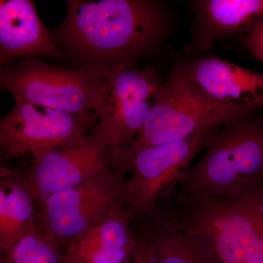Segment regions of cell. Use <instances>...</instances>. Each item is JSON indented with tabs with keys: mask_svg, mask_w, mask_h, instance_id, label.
I'll list each match as a JSON object with an SVG mask.
<instances>
[{
	"mask_svg": "<svg viewBox=\"0 0 263 263\" xmlns=\"http://www.w3.org/2000/svg\"><path fill=\"white\" fill-rule=\"evenodd\" d=\"M176 224L216 263L263 258V178L230 196L176 195L167 208Z\"/></svg>",
	"mask_w": 263,
	"mask_h": 263,
	"instance_id": "obj_2",
	"label": "cell"
},
{
	"mask_svg": "<svg viewBox=\"0 0 263 263\" xmlns=\"http://www.w3.org/2000/svg\"><path fill=\"white\" fill-rule=\"evenodd\" d=\"M100 119L74 115L23 101L0 122L1 160L30 154L34 158L68 149L89 139L90 128Z\"/></svg>",
	"mask_w": 263,
	"mask_h": 263,
	"instance_id": "obj_8",
	"label": "cell"
},
{
	"mask_svg": "<svg viewBox=\"0 0 263 263\" xmlns=\"http://www.w3.org/2000/svg\"><path fill=\"white\" fill-rule=\"evenodd\" d=\"M127 179L115 173L38 200V230L62 245L103 222L127 202Z\"/></svg>",
	"mask_w": 263,
	"mask_h": 263,
	"instance_id": "obj_7",
	"label": "cell"
},
{
	"mask_svg": "<svg viewBox=\"0 0 263 263\" xmlns=\"http://www.w3.org/2000/svg\"><path fill=\"white\" fill-rule=\"evenodd\" d=\"M262 108L258 103L219 100L193 81L171 73L156 97L136 141L125 149L179 141Z\"/></svg>",
	"mask_w": 263,
	"mask_h": 263,
	"instance_id": "obj_5",
	"label": "cell"
},
{
	"mask_svg": "<svg viewBox=\"0 0 263 263\" xmlns=\"http://www.w3.org/2000/svg\"><path fill=\"white\" fill-rule=\"evenodd\" d=\"M138 235V243L136 251L126 263H155L147 230Z\"/></svg>",
	"mask_w": 263,
	"mask_h": 263,
	"instance_id": "obj_19",
	"label": "cell"
},
{
	"mask_svg": "<svg viewBox=\"0 0 263 263\" xmlns=\"http://www.w3.org/2000/svg\"><path fill=\"white\" fill-rule=\"evenodd\" d=\"M65 58L43 25L30 0L0 3V63L3 68L18 57Z\"/></svg>",
	"mask_w": 263,
	"mask_h": 263,
	"instance_id": "obj_11",
	"label": "cell"
},
{
	"mask_svg": "<svg viewBox=\"0 0 263 263\" xmlns=\"http://www.w3.org/2000/svg\"><path fill=\"white\" fill-rule=\"evenodd\" d=\"M171 73L193 81L219 100L256 103L263 106V73L214 55L180 62Z\"/></svg>",
	"mask_w": 263,
	"mask_h": 263,
	"instance_id": "obj_12",
	"label": "cell"
},
{
	"mask_svg": "<svg viewBox=\"0 0 263 263\" xmlns=\"http://www.w3.org/2000/svg\"><path fill=\"white\" fill-rule=\"evenodd\" d=\"M221 125L205 128L179 141L136 151L109 152V162L127 179V216L149 217Z\"/></svg>",
	"mask_w": 263,
	"mask_h": 263,
	"instance_id": "obj_6",
	"label": "cell"
},
{
	"mask_svg": "<svg viewBox=\"0 0 263 263\" xmlns=\"http://www.w3.org/2000/svg\"><path fill=\"white\" fill-rule=\"evenodd\" d=\"M193 48L207 51L228 36H245L263 18V0H197Z\"/></svg>",
	"mask_w": 263,
	"mask_h": 263,
	"instance_id": "obj_13",
	"label": "cell"
},
{
	"mask_svg": "<svg viewBox=\"0 0 263 263\" xmlns=\"http://www.w3.org/2000/svg\"><path fill=\"white\" fill-rule=\"evenodd\" d=\"M108 143L91 131L86 143L34 158L25 176L36 201L111 174Z\"/></svg>",
	"mask_w": 263,
	"mask_h": 263,
	"instance_id": "obj_10",
	"label": "cell"
},
{
	"mask_svg": "<svg viewBox=\"0 0 263 263\" xmlns=\"http://www.w3.org/2000/svg\"><path fill=\"white\" fill-rule=\"evenodd\" d=\"M0 85L15 101L100 121L108 115V72L57 67L34 59L2 70Z\"/></svg>",
	"mask_w": 263,
	"mask_h": 263,
	"instance_id": "obj_4",
	"label": "cell"
},
{
	"mask_svg": "<svg viewBox=\"0 0 263 263\" xmlns=\"http://www.w3.org/2000/svg\"><path fill=\"white\" fill-rule=\"evenodd\" d=\"M247 263H263V258L255 259V260L250 261V262H248Z\"/></svg>",
	"mask_w": 263,
	"mask_h": 263,
	"instance_id": "obj_20",
	"label": "cell"
},
{
	"mask_svg": "<svg viewBox=\"0 0 263 263\" xmlns=\"http://www.w3.org/2000/svg\"><path fill=\"white\" fill-rule=\"evenodd\" d=\"M108 114L94 128L110 151L125 149L136 141L162 87L155 69L119 65L108 71Z\"/></svg>",
	"mask_w": 263,
	"mask_h": 263,
	"instance_id": "obj_9",
	"label": "cell"
},
{
	"mask_svg": "<svg viewBox=\"0 0 263 263\" xmlns=\"http://www.w3.org/2000/svg\"><path fill=\"white\" fill-rule=\"evenodd\" d=\"M147 228L155 263H216L179 228L167 209L157 208Z\"/></svg>",
	"mask_w": 263,
	"mask_h": 263,
	"instance_id": "obj_16",
	"label": "cell"
},
{
	"mask_svg": "<svg viewBox=\"0 0 263 263\" xmlns=\"http://www.w3.org/2000/svg\"><path fill=\"white\" fill-rule=\"evenodd\" d=\"M65 21L53 32L79 67L108 72L154 51L169 27L168 15L152 0H68Z\"/></svg>",
	"mask_w": 263,
	"mask_h": 263,
	"instance_id": "obj_1",
	"label": "cell"
},
{
	"mask_svg": "<svg viewBox=\"0 0 263 263\" xmlns=\"http://www.w3.org/2000/svg\"><path fill=\"white\" fill-rule=\"evenodd\" d=\"M246 114L222 124L203 155L173 191L191 198L230 196L263 178V115Z\"/></svg>",
	"mask_w": 263,
	"mask_h": 263,
	"instance_id": "obj_3",
	"label": "cell"
},
{
	"mask_svg": "<svg viewBox=\"0 0 263 263\" xmlns=\"http://www.w3.org/2000/svg\"><path fill=\"white\" fill-rule=\"evenodd\" d=\"M130 221L125 207L69 240L64 250L65 262H127L138 243Z\"/></svg>",
	"mask_w": 263,
	"mask_h": 263,
	"instance_id": "obj_14",
	"label": "cell"
},
{
	"mask_svg": "<svg viewBox=\"0 0 263 263\" xmlns=\"http://www.w3.org/2000/svg\"><path fill=\"white\" fill-rule=\"evenodd\" d=\"M37 202L25 176L1 167L0 248L5 252L26 235L39 231Z\"/></svg>",
	"mask_w": 263,
	"mask_h": 263,
	"instance_id": "obj_15",
	"label": "cell"
},
{
	"mask_svg": "<svg viewBox=\"0 0 263 263\" xmlns=\"http://www.w3.org/2000/svg\"><path fill=\"white\" fill-rule=\"evenodd\" d=\"M241 45L263 63V18L250 32L243 36Z\"/></svg>",
	"mask_w": 263,
	"mask_h": 263,
	"instance_id": "obj_18",
	"label": "cell"
},
{
	"mask_svg": "<svg viewBox=\"0 0 263 263\" xmlns=\"http://www.w3.org/2000/svg\"><path fill=\"white\" fill-rule=\"evenodd\" d=\"M0 263H65L60 242L38 231L21 238L3 252Z\"/></svg>",
	"mask_w": 263,
	"mask_h": 263,
	"instance_id": "obj_17",
	"label": "cell"
}]
</instances>
